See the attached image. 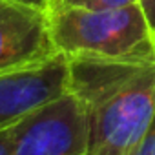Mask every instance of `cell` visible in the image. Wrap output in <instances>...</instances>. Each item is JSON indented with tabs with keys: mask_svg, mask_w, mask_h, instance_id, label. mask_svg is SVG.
Listing matches in <instances>:
<instances>
[{
	"mask_svg": "<svg viewBox=\"0 0 155 155\" xmlns=\"http://www.w3.org/2000/svg\"><path fill=\"white\" fill-rule=\"evenodd\" d=\"M86 120V155H133L155 113V58H68Z\"/></svg>",
	"mask_w": 155,
	"mask_h": 155,
	"instance_id": "6da1fadb",
	"label": "cell"
},
{
	"mask_svg": "<svg viewBox=\"0 0 155 155\" xmlns=\"http://www.w3.org/2000/svg\"><path fill=\"white\" fill-rule=\"evenodd\" d=\"M46 13L57 53L66 58H155V40L139 2L110 9L49 8Z\"/></svg>",
	"mask_w": 155,
	"mask_h": 155,
	"instance_id": "7a4b0ae2",
	"label": "cell"
},
{
	"mask_svg": "<svg viewBox=\"0 0 155 155\" xmlns=\"http://www.w3.org/2000/svg\"><path fill=\"white\" fill-rule=\"evenodd\" d=\"M11 155H86L84 111L69 91L26 115Z\"/></svg>",
	"mask_w": 155,
	"mask_h": 155,
	"instance_id": "3957f363",
	"label": "cell"
},
{
	"mask_svg": "<svg viewBox=\"0 0 155 155\" xmlns=\"http://www.w3.org/2000/svg\"><path fill=\"white\" fill-rule=\"evenodd\" d=\"M69 91V62L55 55L44 62L0 73V130Z\"/></svg>",
	"mask_w": 155,
	"mask_h": 155,
	"instance_id": "277c9868",
	"label": "cell"
},
{
	"mask_svg": "<svg viewBox=\"0 0 155 155\" xmlns=\"http://www.w3.org/2000/svg\"><path fill=\"white\" fill-rule=\"evenodd\" d=\"M58 55L44 8L0 0V73Z\"/></svg>",
	"mask_w": 155,
	"mask_h": 155,
	"instance_id": "5b68a950",
	"label": "cell"
},
{
	"mask_svg": "<svg viewBox=\"0 0 155 155\" xmlns=\"http://www.w3.org/2000/svg\"><path fill=\"white\" fill-rule=\"evenodd\" d=\"M139 0H48L49 8H84V9H110V8H122L130 4H137Z\"/></svg>",
	"mask_w": 155,
	"mask_h": 155,
	"instance_id": "8992f818",
	"label": "cell"
},
{
	"mask_svg": "<svg viewBox=\"0 0 155 155\" xmlns=\"http://www.w3.org/2000/svg\"><path fill=\"white\" fill-rule=\"evenodd\" d=\"M133 155H155V113H153Z\"/></svg>",
	"mask_w": 155,
	"mask_h": 155,
	"instance_id": "52a82bcc",
	"label": "cell"
},
{
	"mask_svg": "<svg viewBox=\"0 0 155 155\" xmlns=\"http://www.w3.org/2000/svg\"><path fill=\"white\" fill-rule=\"evenodd\" d=\"M20 122V120H18ZM6 126L0 130V155H11L13 153V144H15V131H17V124Z\"/></svg>",
	"mask_w": 155,
	"mask_h": 155,
	"instance_id": "ba28073f",
	"label": "cell"
},
{
	"mask_svg": "<svg viewBox=\"0 0 155 155\" xmlns=\"http://www.w3.org/2000/svg\"><path fill=\"white\" fill-rule=\"evenodd\" d=\"M139 6L146 17V22H148V28L151 31V37L155 40V0H139Z\"/></svg>",
	"mask_w": 155,
	"mask_h": 155,
	"instance_id": "9c48e42d",
	"label": "cell"
},
{
	"mask_svg": "<svg viewBox=\"0 0 155 155\" xmlns=\"http://www.w3.org/2000/svg\"><path fill=\"white\" fill-rule=\"evenodd\" d=\"M15 2H22V4H31V6H37V8H44L48 6V0H15Z\"/></svg>",
	"mask_w": 155,
	"mask_h": 155,
	"instance_id": "30bf717a",
	"label": "cell"
}]
</instances>
